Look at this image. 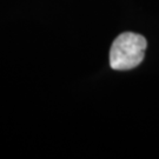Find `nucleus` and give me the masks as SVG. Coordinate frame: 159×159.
Returning a JSON list of instances; mask_svg holds the SVG:
<instances>
[{
  "label": "nucleus",
  "mask_w": 159,
  "mask_h": 159,
  "mask_svg": "<svg viewBox=\"0 0 159 159\" xmlns=\"http://www.w3.org/2000/svg\"><path fill=\"white\" fill-rule=\"evenodd\" d=\"M148 47L140 34L125 32L114 39L110 50V66L116 71H126L142 64Z\"/></svg>",
  "instance_id": "1"
}]
</instances>
